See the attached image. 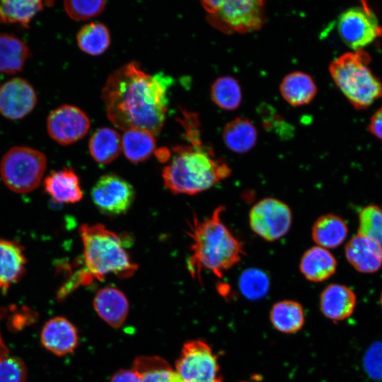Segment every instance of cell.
<instances>
[{"instance_id":"8d00e7d4","label":"cell","mask_w":382,"mask_h":382,"mask_svg":"<svg viewBox=\"0 0 382 382\" xmlns=\"http://www.w3.org/2000/svg\"><path fill=\"white\" fill-rule=\"evenodd\" d=\"M110 382H141L140 375L134 369H121L111 378Z\"/></svg>"},{"instance_id":"60d3db41","label":"cell","mask_w":382,"mask_h":382,"mask_svg":"<svg viewBox=\"0 0 382 382\" xmlns=\"http://www.w3.org/2000/svg\"><path fill=\"white\" fill-rule=\"evenodd\" d=\"M0 88H1V86H0Z\"/></svg>"},{"instance_id":"ba28073f","label":"cell","mask_w":382,"mask_h":382,"mask_svg":"<svg viewBox=\"0 0 382 382\" xmlns=\"http://www.w3.org/2000/svg\"><path fill=\"white\" fill-rule=\"evenodd\" d=\"M181 382H223L216 355L199 340L186 342L175 362Z\"/></svg>"},{"instance_id":"7a4b0ae2","label":"cell","mask_w":382,"mask_h":382,"mask_svg":"<svg viewBox=\"0 0 382 382\" xmlns=\"http://www.w3.org/2000/svg\"><path fill=\"white\" fill-rule=\"evenodd\" d=\"M181 123L189 142L173 149L162 173L165 187L175 194L195 195L205 191L230 176L228 165L201 140L196 115L183 112Z\"/></svg>"},{"instance_id":"7c38bea8","label":"cell","mask_w":382,"mask_h":382,"mask_svg":"<svg viewBox=\"0 0 382 382\" xmlns=\"http://www.w3.org/2000/svg\"><path fill=\"white\" fill-rule=\"evenodd\" d=\"M91 122L87 115L75 105H62L50 112L47 118L50 137L61 145H69L88 133Z\"/></svg>"},{"instance_id":"4dcf8cb0","label":"cell","mask_w":382,"mask_h":382,"mask_svg":"<svg viewBox=\"0 0 382 382\" xmlns=\"http://www.w3.org/2000/svg\"><path fill=\"white\" fill-rule=\"evenodd\" d=\"M210 96L215 105L225 110L237 109L242 100L240 84L229 76H221L214 81Z\"/></svg>"},{"instance_id":"44dd1931","label":"cell","mask_w":382,"mask_h":382,"mask_svg":"<svg viewBox=\"0 0 382 382\" xmlns=\"http://www.w3.org/2000/svg\"><path fill=\"white\" fill-rule=\"evenodd\" d=\"M279 91L289 105L301 106L313 100L317 93V87L309 74L298 71L284 77L279 86Z\"/></svg>"},{"instance_id":"8fae6325","label":"cell","mask_w":382,"mask_h":382,"mask_svg":"<svg viewBox=\"0 0 382 382\" xmlns=\"http://www.w3.org/2000/svg\"><path fill=\"white\" fill-rule=\"evenodd\" d=\"M91 195L97 209L110 216L126 213L135 197L132 185L113 173L102 175L93 186Z\"/></svg>"},{"instance_id":"74e56055","label":"cell","mask_w":382,"mask_h":382,"mask_svg":"<svg viewBox=\"0 0 382 382\" xmlns=\"http://www.w3.org/2000/svg\"><path fill=\"white\" fill-rule=\"evenodd\" d=\"M369 131L376 137L382 140V107L378 108L371 117Z\"/></svg>"},{"instance_id":"836d02e7","label":"cell","mask_w":382,"mask_h":382,"mask_svg":"<svg viewBox=\"0 0 382 382\" xmlns=\"http://www.w3.org/2000/svg\"><path fill=\"white\" fill-rule=\"evenodd\" d=\"M105 6L103 0H71L64 1L67 15L76 21H83L101 13Z\"/></svg>"},{"instance_id":"d4e9b609","label":"cell","mask_w":382,"mask_h":382,"mask_svg":"<svg viewBox=\"0 0 382 382\" xmlns=\"http://www.w3.org/2000/svg\"><path fill=\"white\" fill-rule=\"evenodd\" d=\"M88 149L92 158L98 164H109L122 151V137L112 128H100L92 134Z\"/></svg>"},{"instance_id":"52a82bcc","label":"cell","mask_w":382,"mask_h":382,"mask_svg":"<svg viewBox=\"0 0 382 382\" xmlns=\"http://www.w3.org/2000/svg\"><path fill=\"white\" fill-rule=\"evenodd\" d=\"M207 20L213 27L226 34L255 31L265 22V1L222 0L218 10L207 15Z\"/></svg>"},{"instance_id":"ac0fdd59","label":"cell","mask_w":382,"mask_h":382,"mask_svg":"<svg viewBox=\"0 0 382 382\" xmlns=\"http://www.w3.org/2000/svg\"><path fill=\"white\" fill-rule=\"evenodd\" d=\"M44 188L57 203L74 204L83 197L79 178L75 171L69 168L52 171L45 179Z\"/></svg>"},{"instance_id":"f35d334b","label":"cell","mask_w":382,"mask_h":382,"mask_svg":"<svg viewBox=\"0 0 382 382\" xmlns=\"http://www.w3.org/2000/svg\"><path fill=\"white\" fill-rule=\"evenodd\" d=\"M9 354V349L4 341L0 327V358Z\"/></svg>"},{"instance_id":"3957f363","label":"cell","mask_w":382,"mask_h":382,"mask_svg":"<svg viewBox=\"0 0 382 382\" xmlns=\"http://www.w3.org/2000/svg\"><path fill=\"white\" fill-rule=\"evenodd\" d=\"M79 234L83 245V267L59 289V300L65 299L79 286L89 284L94 279L102 280L110 274L127 278L137 269L126 249L130 238L120 236L100 224L81 225Z\"/></svg>"},{"instance_id":"9c48e42d","label":"cell","mask_w":382,"mask_h":382,"mask_svg":"<svg viewBox=\"0 0 382 382\" xmlns=\"http://www.w3.org/2000/svg\"><path fill=\"white\" fill-rule=\"evenodd\" d=\"M337 30L341 40L353 51L364 50L382 36V27L365 1L340 15Z\"/></svg>"},{"instance_id":"4fadbf2b","label":"cell","mask_w":382,"mask_h":382,"mask_svg":"<svg viewBox=\"0 0 382 382\" xmlns=\"http://www.w3.org/2000/svg\"><path fill=\"white\" fill-rule=\"evenodd\" d=\"M37 102L34 88L24 79L13 78L0 88V114L6 119L25 117L34 110Z\"/></svg>"},{"instance_id":"8992f818","label":"cell","mask_w":382,"mask_h":382,"mask_svg":"<svg viewBox=\"0 0 382 382\" xmlns=\"http://www.w3.org/2000/svg\"><path fill=\"white\" fill-rule=\"evenodd\" d=\"M47 166L45 154L28 146H14L1 158L0 174L13 192L27 193L40 185Z\"/></svg>"},{"instance_id":"6da1fadb","label":"cell","mask_w":382,"mask_h":382,"mask_svg":"<svg viewBox=\"0 0 382 382\" xmlns=\"http://www.w3.org/2000/svg\"><path fill=\"white\" fill-rule=\"evenodd\" d=\"M172 83L169 76L147 74L135 62L122 66L108 76L102 91L108 119L124 131L141 129L158 135L166 120Z\"/></svg>"},{"instance_id":"e575fe53","label":"cell","mask_w":382,"mask_h":382,"mask_svg":"<svg viewBox=\"0 0 382 382\" xmlns=\"http://www.w3.org/2000/svg\"><path fill=\"white\" fill-rule=\"evenodd\" d=\"M28 369L22 359L6 354L0 358V382H26Z\"/></svg>"},{"instance_id":"1f68e13d","label":"cell","mask_w":382,"mask_h":382,"mask_svg":"<svg viewBox=\"0 0 382 382\" xmlns=\"http://www.w3.org/2000/svg\"><path fill=\"white\" fill-rule=\"evenodd\" d=\"M238 285L242 294L249 300H258L268 292L270 279L263 271L248 269L240 276Z\"/></svg>"},{"instance_id":"d6986e66","label":"cell","mask_w":382,"mask_h":382,"mask_svg":"<svg viewBox=\"0 0 382 382\" xmlns=\"http://www.w3.org/2000/svg\"><path fill=\"white\" fill-rule=\"evenodd\" d=\"M345 255L348 262L359 272H376L382 265V252L371 239L358 234L346 245Z\"/></svg>"},{"instance_id":"30bf717a","label":"cell","mask_w":382,"mask_h":382,"mask_svg":"<svg viewBox=\"0 0 382 382\" xmlns=\"http://www.w3.org/2000/svg\"><path fill=\"white\" fill-rule=\"evenodd\" d=\"M291 223L292 213L289 207L276 198L266 197L259 200L249 212L252 231L267 241H274L284 236Z\"/></svg>"},{"instance_id":"603a6c76","label":"cell","mask_w":382,"mask_h":382,"mask_svg":"<svg viewBox=\"0 0 382 382\" xmlns=\"http://www.w3.org/2000/svg\"><path fill=\"white\" fill-rule=\"evenodd\" d=\"M347 233L345 221L339 216L331 214L318 217L311 229L313 241L325 249L338 247L345 241Z\"/></svg>"},{"instance_id":"277c9868","label":"cell","mask_w":382,"mask_h":382,"mask_svg":"<svg viewBox=\"0 0 382 382\" xmlns=\"http://www.w3.org/2000/svg\"><path fill=\"white\" fill-rule=\"evenodd\" d=\"M224 209L219 206L203 220L194 214L187 221V233L192 242L187 266L192 277L200 279L202 270H206L221 278L243 255L241 243L222 221Z\"/></svg>"},{"instance_id":"2e32d148","label":"cell","mask_w":382,"mask_h":382,"mask_svg":"<svg viewBox=\"0 0 382 382\" xmlns=\"http://www.w3.org/2000/svg\"><path fill=\"white\" fill-rule=\"evenodd\" d=\"M356 305V296L349 287L339 284L327 286L320 296V308L323 314L333 321L349 317Z\"/></svg>"},{"instance_id":"5b68a950","label":"cell","mask_w":382,"mask_h":382,"mask_svg":"<svg viewBox=\"0 0 382 382\" xmlns=\"http://www.w3.org/2000/svg\"><path fill=\"white\" fill-rule=\"evenodd\" d=\"M370 62L369 54L358 50L342 54L329 65L335 85L357 110L382 98V81L370 69Z\"/></svg>"},{"instance_id":"f546056e","label":"cell","mask_w":382,"mask_h":382,"mask_svg":"<svg viewBox=\"0 0 382 382\" xmlns=\"http://www.w3.org/2000/svg\"><path fill=\"white\" fill-rule=\"evenodd\" d=\"M79 47L84 52L98 56L105 52L110 43L108 28L102 23L92 22L83 25L76 36Z\"/></svg>"},{"instance_id":"ab89813d","label":"cell","mask_w":382,"mask_h":382,"mask_svg":"<svg viewBox=\"0 0 382 382\" xmlns=\"http://www.w3.org/2000/svg\"><path fill=\"white\" fill-rule=\"evenodd\" d=\"M381 306H382V294H381Z\"/></svg>"},{"instance_id":"7402d4cb","label":"cell","mask_w":382,"mask_h":382,"mask_svg":"<svg viewBox=\"0 0 382 382\" xmlns=\"http://www.w3.org/2000/svg\"><path fill=\"white\" fill-rule=\"evenodd\" d=\"M30 57V50L13 34L0 33V73L14 74L23 70Z\"/></svg>"},{"instance_id":"4316f807","label":"cell","mask_w":382,"mask_h":382,"mask_svg":"<svg viewBox=\"0 0 382 382\" xmlns=\"http://www.w3.org/2000/svg\"><path fill=\"white\" fill-rule=\"evenodd\" d=\"M132 368L139 373L141 382H181L175 370L160 357H138Z\"/></svg>"},{"instance_id":"cb8c5ba5","label":"cell","mask_w":382,"mask_h":382,"mask_svg":"<svg viewBox=\"0 0 382 382\" xmlns=\"http://www.w3.org/2000/svg\"><path fill=\"white\" fill-rule=\"evenodd\" d=\"M222 138L229 150L236 154H245L256 144L257 132L250 120L237 117L225 125Z\"/></svg>"},{"instance_id":"e0dca14e","label":"cell","mask_w":382,"mask_h":382,"mask_svg":"<svg viewBox=\"0 0 382 382\" xmlns=\"http://www.w3.org/2000/svg\"><path fill=\"white\" fill-rule=\"evenodd\" d=\"M97 314L113 328H120L129 312V303L125 295L118 289L107 286L100 289L93 299Z\"/></svg>"},{"instance_id":"9a60e30c","label":"cell","mask_w":382,"mask_h":382,"mask_svg":"<svg viewBox=\"0 0 382 382\" xmlns=\"http://www.w3.org/2000/svg\"><path fill=\"white\" fill-rule=\"evenodd\" d=\"M26 258L22 245L0 238V291L6 294L25 272Z\"/></svg>"},{"instance_id":"d590c367","label":"cell","mask_w":382,"mask_h":382,"mask_svg":"<svg viewBox=\"0 0 382 382\" xmlns=\"http://www.w3.org/2000/svg\"><path fill=\"white\" fill-rule=\"evenodd\" d=\"M364 365L370 376L374 378H382V343H377L369 349Z\"/></svg>"},{"instance_id":"83f0119b","label":"cell","mask_w":382,"mask_h":382,"mask_svg":"<svg viewBox=\"0 0 382 382\" xmlns=\"http://www.w3.org/2000/svg\"><path fill=\"white\" fill-rule=\"evenodd\" d=\"M43 7V2L37 0L1 1L0 23L19 24L28 28L32 19Z\"/></svg>"},{"instance_id":"d6a6232c","label":"cell","mask_w":382,"mask_h":382,"mask_svg":"<svg viewBox=\"0 0 382 382\" xmlns=\"http://www.w3.org/2000/svg\"><path fill=\"white\" fill-rule=\"evenodd\" d=\"M359 215L358 234L375 242L382 252V209L376 205H369Z\"/></svg>"},{"instance_id":"484cf974","label":"cell","mask_w":382,"mask_h":382,"mask_svg":"<svg viewBox=\"0 0 382 382\" xmlns=\"http://www.w3.org/2000/svg\"><path fill=\"white\" fill-rule=\"evenodd\" d=\"M270 318L273 327L284 333L296 332L305 323L302 306L292 300H284L274 303L270 311Z\"/></svg>"},{"instance_id":"f1b7e54d","label":"cell","mask_w":382,"mask_h":382,"mask_svg":"<svg viewBox=\"0 0 382 382\" xmlns=\"http://www.w3.org/2000/svg\"><path fill=\"white\" fill-rule=\"evenodd\" d=\"M156 147L155 136L141 129L125 131L122 137V151L132 163H139L150 157Z\"/></svg>"},{"instance_id":"ffe728a7","label":"cell","mask_w":382,"mask_h":382,"mask_svg":"<svg viewBox=\"0 0 382 382\" xmlns=\"http://www.w3.org/2000/svg\"><path fill=\"white\" fill-rule=\"evenodd\" d=\"M299 267L306 279L313 282H320L335 273L337 261L328 249L316 245L303 253Z\"/></svg>"},{"instance_id":"5bb4252c","label":"cell","mask_w":382,"mask_h":382,"mask_svg":"<svg viewBox=\"0 0 382 382\" xmlns=\"http://www.w3.org/2000/svg\"><path fill=\"white\" fill-rule=\"evenodd\" d=\"M42 346L54 355L62 357L74 352L79 343L78 330L67 318L55 316L43 325L40 336Z\"/></svg>"}]
</instances>
